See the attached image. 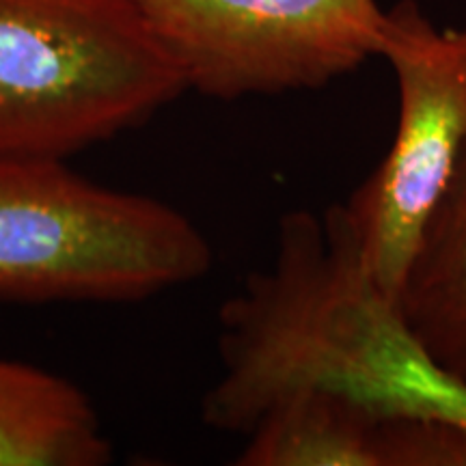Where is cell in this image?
Segmentation results:
<instances>
[{
    "label": "cell",
    "mask_w": 466,
    "mask_h": 466,
    "mask_svg": "<svg viewBox=\"0 0 466 466\" xmlns=\"http://www.w3.org/2000/svg\"><path fill=\"white\" fill-rule=\"evenodd\" d=\"M218 359L201 401L203 423L218 432L244 436L299 393L339 395L378 417L466 421V382L430 359L337 206L283 214L270 264L220 307Z\"/></svg>",
    "instance_id": "1"
},
{
    "label": "cell",
    "mask_w": 466,
    "mask_h": 466,
    "mask_svg": "<svg viewBox=\"0 0 466 466\" xmlns=\"http://www.w3.org/2000/svg\"><path fill=\"white\" fill-rule=\"evenodd\" d=\"M208 236L158 197L52 158L0 156V302L130 305L212 270Z\"/></svg>",
    "instance_id": "2"
},
{
    "label": "cell",
    "mask_w": 466,
    "mask_h": 466,
    "mask_svg": "<svg viewBox=\"0 0 466 466\" xmlns=\"http://www.w3.org/2000/svg\"><path fill=\"white\" fill-rule=\"evenodd\" d=\"M186 91L134 0H0V156L69 160Z\"/></svg>",
    "instance_id": "3"
},
{
    "label": "cell",
    "mask_w": 466,
    "mask_h": 466,
    "mask_svg": "<svg viewBox=\"0 0 466 466\" xmlns=\"http://www.w3.org/2000/svg\"><path fill=\"white\" fill-rule=\"evenodd\" d=\"M378 56L398 85V126L380 165L337 209L370 275L400 302L466 145V26L439 28L417 0H400L384 9Z\"/></svg>",
    "instance_id": "4"
},
{
    "label": "cell",
    "mask_w": 466,
    "mask_h": 466,
    "mask_svg": "<svg viewBox=\"0 0 466 466\" xmlns=\"http://www.w3.org/2000/svg\"><path fill=\"white\" fill-rule=\"evenodd\" d=\"M188 91L214 100L322 89L378 56V0H134Z\"/></svg>",
    "instance_id": "5"
},
{
    "label": "cell",
    "mask_w": 466,
    "mask_h": 466,
    "mask_svg": "<svg viewBox=\"0 0 466 466\" xmlns=\"http://www.w3.org/2000/svg\"><path fill=\"white\" fill-rule=\"evenodd\" d=\"M113 442L69 378L0 357V466H106Z\"/></svg>",
    "instance_id": "6"
},
{
    "label": "cell",
    "mask_w": 466,
    "mask_h": 466,
    "mask_svg": "<svg viewBox=\"0 0 466 466\" xmlns=\"http://www.w3.org/2000/svg\"><path fill=\"white\" fill-rule=\"evenodd\" d=\"M400 307L430 359L466 382V145L425 225Z\"/></svg>",
    "instance_id": "7"
},
{
    "label": "cell",
    "mask_w": 466,
    "mask_h": 466,
    "mask_svg": "<svg viewBox=\"0 0 466 466\" xmlns=\"http://www.w3.org/2000/svg\"><path fill=\"white\" fill-rule=\"evenodd\" d=\"M384 417L329 393L279 401L244 434L240 466H378Z\"/></svg>",
    "instance_id": "8"
}]
</instances>
